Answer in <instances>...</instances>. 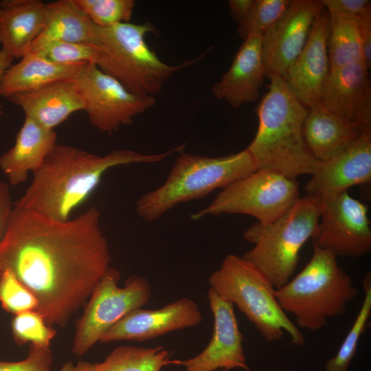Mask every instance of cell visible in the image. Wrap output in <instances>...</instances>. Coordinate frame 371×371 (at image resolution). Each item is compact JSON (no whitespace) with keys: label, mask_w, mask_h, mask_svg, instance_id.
<instances>
[{"label":"cell","mask_w":371,"mask_h":371,"mask_svg":"<svg viewBox=\"0 0 371 371\" xmlns=\"http://www.w3.org/2000/svg\"><path fill=\"white\" fill-rule=\"evenodd\" d=\"M110 262L96 207L59 221L13 207L0 243V274L9 269L35 295L47 324L65 326Z\"/></svg>","instance_id":"1"},{"label":"cell","mask_w":371,"mask_h":371,"mask_svg":"<svg viewBox=\"0 0 371 371\" xmlns=\"http://www.w3.org/2000/svg\"><path fill=\"white\" fill-rule=\"evenodd\" d=\"M181 144L170 150L144 154L129 149H115L98 155L76 147L56 144L14 206L45 217L67 221L84 203L110 169L134 164L162 161L175 153L183 151Z\"/></svg>","instance_id":"2"},{"label":"cell","mask_w":371,"mask_h":371,"mask_svg":"<svg viewBox=\"0 0 371 371\" xmlns=\"http://www.w3.org/2000/svg\"><path fill=\"white\" fill-rule=\"evenodd\" d=\"M269 79L256 109L258 129L247 150L258 170H273L291 179L312 175L320 161L312 155L304 137L308 108L291 93L283 78Z\"/></svg>","instance_id":"3"},{"label":"cell","mask_w":371,"mask_h":371,"mask_svg":"<svg viewBox=\"0 0 371 371\" xmlns=\"http://www.w3.org/2000/svg\"><path fill=\"white\" fill-rule=\"evenodd\" d=\"M313 255L304 268L275 295L282 309L291 313L296 326L316 332L328 319L345 314L359 291L352 278L339 266L332 252L313 245Z\"/></svg>","instance_id":"4"},{"label":"cell","mask_w":371,"mask_h":371,"mask_svg":"<svg viewBox=\"0 0 371 371\" xmlns=\"http://www.w3.org/2000/svg\"><path fill=\"white\" fill-rule=\"evenodd\" d=\"M153 31L149 23H124L106 28L95 26L93 63L130 91L154 97L173 74L196 63L204 55L179 65L167 64L146 41V36Z\"/></svg>","instance_id":"5"},{"label":"cell","mask_w":371,"mask_h":371,"mask_svg":"<svg viewBox=\"0 0 371 371\" xmlns=\"http://www.w3.org/2000/svg\"><path fill=\"white\" fill-rule=\"evenodd\" d=\"M257 170L247 148L219 157L183 151L165 181L137 200L136 212L145 221H155L177 205L203 198Z\"/></svg>","instance_id":"6"},{"label":"cell","mask_w":371,"mask_h":371,"mask_svg":"<svg viewBox=\"0 0 371 371\" xmlns=\"http://www.w3.org/2000/svg\"><path fill=\"white\" fill-rule=\"evenodd\" d=\"M320 216L319 197L308 195L300 199L274 221L258 222L244 233L254 247L242 257L260 271L278 289L294 274L300 251L314 236Z\"/></svg>","instance_id":"7"},{"label":"cell","mask_w":371,"mask_h":371,"mask_svg":"<svg viewBox=\"0 0 371 371\" xmlns=\"http://www.w3.org/2000/svg\"><path fill=\"white\" fill-rule=\"evenodd\" d=\"M208 282L221 297L236 306L267 341H278L286 332L291 344H304V335L279 305L276 289L242 256H226Z\"/></svg>","instance_id":"8"},{"label":"cell","mask_w":371,"mask_h":371,"mask_svg":"<svg viewBox=\"0 0 371 371\" xmlns=\"http://www.w3.org/2000/svg\"><path fill=\"white\" fill-rule=\"evenodd\" d=\"M300 199L299 183L278 172L259 169L222 189L205 208L193 214L197 221L206 216L243 214L261 225L277 219Z\"/></svg>","instance_id":"9"},{"label":"cell","mask_w":371,"mask_h":371,"mask_svg":"<svg viewBox=\"0 0 371 371\" xmlns=\"http://www.w3.org/2000/svg\"><path fill=\"white\" fill-rule=\"evenodd\" d=\"M120 279L119 271L109 267L95 286L76 323L71 349L74 355L86 354L112 326L148 302L152 289L147 278L131 276L123 287L117 285Z\"/></svg>","instance_id":"10"},{"label":"cell","mask_w":371,"mask_h":371,"mask_svg":"<svg viewBox=\"0 0 371 371\" xmlns=\"http://www.w3.org/2000/svg\"><path fill=\"white\" fill-rule=\"evenodd\" d=\"M84 102L89 123L101 133L112 134L155 104L154 97L128 90L94 63H85L71 80Z\"/></svg>","instance_id":"11"},{"label":"cell","mask_w":371,"mask_h":371,"mask_svg":"<svg viewBox=\"0 0 371 371\" xmlns=\"http://www.w3.org/2000/svg\"><path fill=\"white\" fill-rule=\"evenodd\" d=\"M319 202L320 221L312 244L337 257L355 258L370 253L371 228L367 205L348 192L319 197Z\"/></svg>","instance_id":"12"},{"label":"cell","mask_w":371,"mask_h":371,"mask_svg":"<svg viewBox=\"0 0 371 371\" xmlns=\"http://www.w3.org/2000/svg\"><path fill=\"white\" fill-rule=\"evenodd\" d=\"M323 7L319 0H291L285 12L265 32L261 43L267 77L284 76L302 51Z\"/></svg>","instance_id":"13"},{"label":"cell","mask_w":371,"mask_h":371,"mask_svg":"<svg viewBox=\"0 0 371 371\" xmlns=\"http://www.w3.org/2000/svg\"><path fill=\"white\" fill-rule=\"evenodd\" d=\"M207 298L214 324L212 338L205 348L196 356L180 361L187 371H217L241 368L251 371L244 354L243 336L232 303L210 288Z\"/></svg>","instance_id":"14"},{"label":"cell","mask_w":371,"mask_h":371,"mask_svg":"<svg viewBox=\"0 0 371 371\" xmlns=\"http://www.w3.org/2000/svg\"><path fill=\"white\" fill-rule=\"evenodd\" d=\"M203 319L196 303L182 297L156 310L132 311L107 330L100 342L144 341L199 325Z\"/></svg>","instance_id":"15"},{"label":"cell","mask_w":371,"mask_h":371,"mask_svg":"<svg viewBox=\"0 0 371 371\" xmlns=\"http://www.w3.org/2000/svg\"><path fill=\"white\" fill-rule=\"evenodd\" d=\"M329 34V14L323 7L302 51L283 77L291 93L306 108L320 103L322 91L330 72Z\"/></svg>","instance_id":"16"},{"label":"cell","mask_w":371,"mask_h":371,"mask_svg":"<svg viewBox=\"0 0 371 371\" xmlns=\"http://www.w3.org/2000/svg\"><path fill=\"white\" fill-rule=\"evenodd\" d=\"M369 69L363 61L330 70L320 103L371 134V86Z\"/></svg>","instance_id":"17"},{"label":"cell","mask_w":371,"mask_h":371,"mask_svg":"<svg viewBox=\"0 0 371 371\" xmlns=\"http://www.w3.org/2000/svg\"><path fill=\"white\" fill-rule=\"evenodd\" d=\"M370 180L371 134L362 133L345 150L320 161L305 191L308 195L319 197L336 195Z\"/></svg>","instance_id":"18"},{"label":"cell","mask_w":371,"mask_h":371,"mask_svg":"<svg viewBox=\"0 0 371 371\" xmlns=\"http://www.w3.org/2000/svg\"><path fill=\"white\" fill-rule=\"evenodd\" d=\"M262 36L251 34L244 39L229 69L212 87L217 99L233 108L256 101L267 72L262 52Z\"/></svg>","instance_id":"19"},{"label":"cell","mask_w":371,"mask_h":371,"mask_svg":"<svg viewBox=\"0 0 371 371\" xmlns=\"http://www.w3.org/2000/svg\"><path fill=\"white\" fill-rule=\"evenodd\" d=\"M7 99L21 108L25 117L49 130H54L74 113L84 110L83 100L71 80L14 94Z\"/></svg>","instance_id":"20"},{"label":"cell","mask_w":371,"mask_h":371,"mask_svg":"<svg viewBox=\"0 0 371 371\" xmlns=\"http://www.w3.org/2000/svg\"><path fill=\"white\" fill-rule=\"evenodd\" d=\"M54 130L47 129L25 117L14 146L0 156V168L10 185L25 182L38 170L56 145Z\"/></svg>","instance_id":"21"},{"label":"cell","mask_w":371,"mask_h":371,"mask_svg":"<svg viewBox=\"0 0 371 371\" xmlns=\"http://www.w3.org/2000/svg\"><path fill=\"white\" fill-rule=\"evenodd\" d=\"M47 3L39 0L0 1V44L14 58H21L42 32Z\"/></svg>","instance_id":"22"},{"label":"cell","mask_w":371,"mask_h":371,"mask_svg":"<svg viewBox=\"0 0 371 371\" xmlns=\"http://www.w3.org/2000/svg\"><path fill=\"white\" fill-rule=\"evenodd\" d=\"M303 134L312 155L324 161L345 150L362 133L350 122L318 103L308 108Z\"/></svg>","instance_id":"23"},{"label":"cell","mask_w":371,"mask_h":371,"mask_svg":"<svg viewBox=\"0 0 371 371\" xmlns=\"http://www.w3.org/2000/svg\"><path fill=\"white\" fill-rule=\"evenodd\" d=\"M85 64H58L29 51L5 72L0 81V96L7 98L56 82L72 80Z\"/></svg>","instance_id":"24"},{"label":"cell","mask_w":371,"mask_h":371,"mask_svg":"<svg viewBox=\"0 0 371 371\" xmlns=\"http://www.w3.org/2000/svg\"><path fill=\"white\" fill-rule=\"evenodd\" d=\"M95 35V25L75 0H58L47 3L44 28L30 49L55 41L93 44Z\"/></svg>","instance_id":"25"},{"label":"cell","mask_w":371,"mask_h":371,"mask_svg":"<svg viewBox=\"0 0 371 371\" xmlns=\"http://www.w3.org/2000/svg\"><path fill=\"white\" fill-rule=\"evenodd\" d=\"M170 352L164 346L143 348L120 346L113 350L102 362L79 361L65 362L58 371H160L180 361L170 360Z\"/></svg>","instance_id":"26"},{"label":"cell","mask_w":371,"mask_h":371,"mask_svg":"<svg viewBox=\"0 0 371 371\" xmlns=\"http://www.w3.org/2000/svg\"><path fill=\"white\" fill-rule=\"evenodd\" d=\"M328 14L330 34L328 54L330 70L363 61L361 36L357 22L335 13Z\"/></svg>","instance_id":"27"},{"label":"cell","mask_w":371,"mask_h":371,"mask_svg":"<svg viewBox=\"0 0 371 371\" xmlns=\"http://www.w3.org/2000/svg\"><path fill=\"white\" fill-rule=\"evenodd\" d=\"M363 300L358 314L335 355L328 359L325 371H347L357 351L361 337L365 333L371 315V273L362 280Z\"/></svg>","instance_id":"28"},{"label":"cell","mask_w":371,"mask_h":371,"mask_svg":"<svg viewBox=\"0 0 371 371\" xmlns=\"http://www.w3.org/2000/svg\"><path fill=\"white\" fill-rule=\"evenodd\" d=\"M11 330L14 342L19 346L27 343L49 348L56 331L45 322L37 311H29L13 315Z\"/></svg>","instance_id":"29"},{"label":"cell","mask_w":371,"mask_h":371,"mask_svg":"<svg viewBox=\"0 0 371 371\" xmlns=\"http://www.w3.org/2000/svg\"><path fill=\"white\" fill-rule=\"evenodd\" d=\"M97 27H110L129 23L135 2L133 0H75Z\"/></svg>","instance_id":"30"},{"label":"cell","mask_w":371,"mask_h":371,"mask_svg":"<svg viewBox=\"0 0 371 371\" xmlns=\"http://www.w3.org/2000/svg\"><path fill=\"white\" fill-rule=\"evenodd\" d=\"M291 0H255L246 16L238 24V33L244 40L251 34L262 36L285 12Z\"/></svg>","instance_id":"31"},{"label":"cell","mask_w":371,"mask_h":371,"mask_svg":"<svg viewBox=\"0 0 371 371\" xmlns=\"http://www.w3.org/2000/svg\"><path fill=\"white\" fill-rule=\"evenodd\" d=\"M0 304L6 312L14 315L37 311L38 302L35 295L9 269L0 274Z\"/></svg>","instance_id":"32"},{"label":"cell","mask_w":371,"mask_h":371,"mask_svg":"<svg viewBox=\"0 0 371 371\" xmlns=\"http://www.w3.org/2000/svg\"><path fill=\"white\" fill-rule=\"evenodd\" d=\"M29 51L61 65L93 63L95 54V48L93 44L59 41L47 43Z\"/></svg>","instance_id":"33"},{"label":"cell","mask_w":371,"mask_h":371,"mask_svg":"<svg viewBox=\"0 0 371 371\" xmlns=\"http://www.w3.org/2000/svg\"><path fill=\"white\" fill-rule=\"evenodd\" d=\"M53 355L49 348L30 344L27 356L18 361H0V371H52Z\"/></svg>","instance_id":"34"},{"label":"cell","mask_w":371,"mask_h":371,"mask_svg":"<svg viewBox=\"0 0 371 371\" xmlns=\"http://www.w3.org/2000/svg\"><path fill=\"white\" fill-rule=\"evenodd\" d=\"M328 12L352 19L359 24L371 19V1L369 0H322Z\"/></svg>","instance_id":"35"},{"label":"cell","mask_w":371,"mask_h":371,"mask_svg":"<svg viewBox=\"0 0 371 371\" xmlns=\"http://www.w3.org/2000/svg\"><path fill=\"white\" fill-rule=\"evenodd\" d=\"M13 207L10 186L0 181V243L7 232Z\"/></svg>","instance_id":"36"},{"label":"cell","mask_w":371,"mask_h":371,"mask_svg":"<svg viewBox=\"0 0 371 371\" xmlns=\"http://www.w3.org/2000/svg\"><path fill=\"white\" fill-rule=\"evenodd\" d=\"M363 62L370 69L371 67V19L361 21L359 23Z\"/></svg>","instance_id":"37"},{"label":"cell","mask_w":371,"mask_h":371,"mask_svg":"<svg viewBox=\"0 0 371 371\" xmlns=\"http://www.w3.org/2000/svg\"><path fill=\"white\" fill-rule=\"evenodd\" d=\"M255 0H230L229 9L233 19L238 24L241 23L250 12Z\"/></svg>","instance_id":"38"},{"label":"cell","mask_w":371,"mask_h":371,"mask_svg":"<svg viewBox=\"0 0 371 371\" xmlns=\"http://www.w3.org/2000/svg\"><path fill=\"white\" fill-rule=\"evenodd\" d=\"M14 58L6 52L0 50V81L5 72L12 65Z\"/></svg>","instance_id":"39"},{"label":"cell","mask_w":371,"mask_h":371,"mask_svg":"<svg viewBox=\"0 0 371 371\" xmlns=\"http://www.w3.org/2000/svg\"><path fill=\"white\" fill-rule=\"evenodd\" d=\"M4 107L3 104L0 102V120L4 116Z\"/></svg>","instance_id":"40"},{"label":"cell","mask_w":371,"mask_h":371,"mask_svg":"<svg viewBox=\"0 0 371 371\" xmlns=\"http://www.w3.org/2000/svg\"><path fill=\"white\" fill-rule=\"evenodd\" d=\"M217 371H218V370H217ZM221 371H228V370H221Z\"/></svg>","instance_id":"41"}]
</instances>
